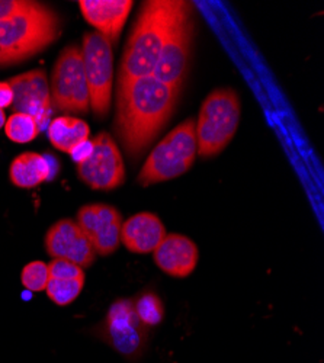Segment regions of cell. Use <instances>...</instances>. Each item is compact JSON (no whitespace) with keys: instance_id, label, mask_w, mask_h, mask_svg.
Listing matches in <instances>:
<instances>
[{"instance_id":"cell-1","label":"cell","mask_w":324,"mask_h":363,"mask_svg":"<svg viewBox=\"0 0 324 363\" xmlns=\"http://www.w3.org/2000/svg\"><path fill=\"white\" fill-rule=\"evenodd\" d=\"M178 94L155 76L118 82L116 128L131 156L149 145L166 125Z\"/></svg>"},{"instance_id":"cell-2","label":"cell","mask_w":324,"mask_h":363,"mask_svg":"<svg viewBox=\"0 0 324 363\" xmlns=\"http://www.w3.org/2000/svg\"><path fill=\"white\" fill-rule=\"evenodd\" d=\"M181 0L145 2L125 44L120 82L152 76Z\"/></svg>"},{"instance_id":"cell-3","label":"cell","mask_w":324,"mask_h":363,"mask_svg":"<svg viewBox=\"0 0 324 363\" xmlns=\"http://www.w3.org/2000/svg\"><path fill=\"white\" fill-rule=\"evenodd\" d=\"M60 34V21L47 6L29 2L13 16L0 21V52L6 65L18 63L48 47Z\"/></svg>"},{"instance_id":"cell-4","label":"cell","mask_w":324,"mask_h":363,"mask_svg":"<svg viewBox=\"0 0 324 363\" xmlns=\"http://www.w3.org/2000/svg\"><path fill=\"white\" fill-rule=\"evenodd\" d=\"M242 105L231 87H220L205 98L195 123L198 155L214 157L230 144L238 133Z\"/></svg>"},{"instance_id":"cell-5","label":"cell","mask_w":324,"mask_h":363,"mask_svg":"<svg viewBox=\"0 0 324 363\" xmlns=\"http://www.w3.org/2000/svg\"><path fill=\"white\" fill-rule=\"evenodd\" d=\"M196 155L195 121L189 118L156 145L138 174V182L147 186L179 177L192 167Z\"/></svg>"},{"instance_id":"cell-6","label":"cell","mask_w":324,"mask_h":363,"mask_svg":"<svg viewBox=\"0 0 324 363\" xmlns=\"http://www.w3.org/2000/svg\"><path fill=\"white\" fill-rule=\"evenodd\" d=\"M192 37V5L181 0L162 48L157 66L152 74L162 83L167 84L178 95L189 69Z\"/></svg>"},{"instance_id":"cell-7","label":"cell","mask_w":324,"mask_h":363,"mask_svg":"<svg viewBox=\"0 0 324 363\" xmlns=\"http://www.w3.org/2000/svg\"><path fill=\"white\" fill-rule=\"evenodd\" d=\"M82 58L92 109L98 116H105L111 106L113 79L111 41L98 31L84 34Z\"/></svg>"},{"instance_id":"cell-8","label":"cell","mask_w":324,"mask_h":363,"mask_svg":"<svg viewBox=\"0 0 324 363\" xmlns=\"http://www.w3.org/2000/svg\"><path fill=\"white\" fill-rule=\"evenodd\" d=\"M51 92L54 105L65 112L86 113L89 109L82 50L69 45L58 55L51 76Z\"/></svg>"},{"instance_id":"cell-9","label":"cell","mask_w":324,"mask_h":363,"mask_svg":"<svg viewBox=\"0 0 324 363\" xmlns=\"http://www.w3.org/2000/svg\"><path fill=\"white\" fill-rule=\"evenodd\" d=\"M91 143L89 156L77 163L80 180L95 191L121 186L125 180V166L113 138L108 133H101Z\"/></svg>"},{"instance_id":"cell-10","label":"cell","mask_w":324,"mask_h":363,"mask_svg":"<svg viewBox=\"0 0 324 363\" xmlns=\"http://www.w3.org/2000/svg\"><path fill=\"white\" fill-rule=\"evenodd\" d=\"M147 330L134 308L133 299H118L111 306L104 324L102 339L125 357L141 354L147 345Z\"/></svg>"},{"instance_id":"cell-11","label":"cell","mask_w":324,"mask_h":363,"mask_svg":"<svg viewBox=\"0 0 324 363\" xmlns=\"http://www.w3.org/2000/svg\"><path fill=\"white\" fill-rule=\"evenodd\" d=\"M79 227L89 238L96 255H112L121 241L123 217L116 208L106 203H91L79 209Z\"/></svg>"},{"instance_id":"cell-12","label":"cell","mask_w":324,"mask_h":363,"mask_svg":"<svg viewBox=\"0 0 324 363\" xmlns=\"http://www.w3.org/2000/svg\"><path fill=\"white\" fill-rule=\"evenodd\" d=\"M45 249L52 259L72 262L82 269L92 266L96 260L89 238L73 220H60L48 230Z\"/></svg>"},{"instance_id":"cell-13","label":"cell","mask_w":324,"mask_h":363,"mask_svg":"<svg viewBox=\"0 0 324 363\" xmlns=\"http://www.w3.org/2000/svg\"><path fill=\"white\" fill-rule=\"evenodd\" d=\"M13 92L12 106L16 112L31 115L37 123H44L51 106L47 76L43 70H33L8 82Z\"/></svg>"},{"instance_id":"cell-14","label":"cell","mask_w":324,"mask_h":363,"mask_svg":"<svg viewBox=\"0 0 324 363\" xmlns=\"http://www.w3.org/2000/svg\"><path fill=\"white\" fill-rule=\"evenodd\" d=\"M153 253L156 264L173 278L189 277L199 260L196 245L182 234H166Z\"/></svg>"},{"instance_id":"cell-15","label":"cell","mask_w":324,"mask_h":363,"mask_svg":"<svg viewBox=\"0 0 324 363\" xmlns=\"http://www.w3.org/2000/svg\"><path fill=\"white\" fill-rule=\"evenodd\" d=\"M134 2L131 0H80L83 18L111 43L121 35Z\"/></svg>"},{"instance_id":"cell-16","label":"cell","mask_w":324,"mask_h":363,"mask_svg":"<svg viewBox=\"0 0 324 363\" xmlns=\"http://www.w3.org/2000/svg\"><path fill=\"white\" fill-rule=\"evenodd\" d=\"M120 237L133 253H153L166 237V228L156 214L138 213L123 223Z\"/></svg>"},{"instance_id":"cell-17","label":"cell","mask_w":324,"mask_h":363,"mask_svg":"<svg viewBox=\"0 0 324 363\" xmlns=\"http://www.w3.org/2000/svg\"><path fill=\"white\" fill-rule=\"evenodd\" d=\"M51 176V166L48 160L38 153H22L18 156L9 169L11 182L22 189H31L41 185Z\"/></svg>"},{"instance_id":"cell-18","label":"cell","mask_w":324,"mask_h":363,"mask_svg":"<svg viewBox=\"0 0 324 363\" xmlns=\"http://www.w3.org/2000/svg\"><path fill=\"white\" fill-rule=\"evenodd\" d=\"M91 130L82 119L72 116H60L51 121L48 127V137L51 144L63 151V153L72 155L73 151L83 143L89 140Z\"/></svg>"},{"instance_id":"cell-19","label":"cell","mask_w":324,"mask_h":363,"mask_svg":"<svg viewBox=\"0 0 324 363\" xmlns=\"http://www.w3.org/2000/svg\"><path fill=\"white\" fill-rule=\"evenodd\" d=\"M5 133L11 141L16 144H26L38 137L40 125L31 115L15 112L5 123Z\"/></svg>"},{"instance_id":"cell-20","label":"cell","mask_w":324,"mask_h":363,"mask_svg":"<svg viewBox=\"0 0 324 363\" xmlns=\"http://www.w3.org/2000/svg\"><path fill=\"white\" fill-rule=\"evenodd\" d=\"M84 286V278L77 279H51L47 284V295L54 304L66 307L80 295Z\"/></svg>"},{"instance_id":"cell-21","label":"cell","mask_w":324,"mask_h":363,"mask_svg":"<svg viewBox=\"0 0 324 363\" xmlns=\"http://www.w3.org/2000/svg\"><path fill=\"white\" fill-rule=\"evenodd\" d=\"M134 308L140 321L145 327H155L162 323L164 317V306L162 299L153 294H143L134 301Z\"/></svg>"},{"instance_id":"cell-22","label":"cell","mask_w":324,"mask_h":363,"mask_svg":"<svg viewBox=\"0 0 324 363\" xmlns=\"http://www.w3.org/2000/svg\"><path fill=\"white\" fill-rule=\"evenodd\" d=\"M50 281V272H48V264L44 262L35 260L28 263L21 274V282L23 288L31 292H41L45 291L47 284Z\"/></svg>"},{"instance_id":"cell-23","label":"cell","mask_w":324,"mask_h":363,"mask_svg":"<svg viewBox=\"0 0 324 363\" xmlns=\"http://www.w3.org/2000/svg\"><path fill=\"white\" fill-rule=\"evenodd\" d=\"M48 272H50V278L51 279H77V278H84V272L80 266L67 262V260H60V259H54L48 264Z\"/></svg>"},{"instance_id":"cell-24","label":"cell","mask_w":324,"mask_h":363,"mask_svg":"<svg viewBox=\"0 0 324 363\" xmlns=\"http://www.w3.org/2000/svg\"><path fill=\"white\" fill-rule=\"evenodd\" d=\"M28 0H0V21L8 19L28 6Z\"/></svg>"},{"instance_id":"cell-25","label":"cell","mask_w":324,"mask_h":363,"mask_svg":"<svg viewBox=\"0 0 324 363\" xmlns=\"http://www.w3.org/2000/svg\"><path fill=\"white\" fill-rule=\"evenodd\" d=\"M13 102V92L12 87L8 82H0V109H5L8 106H12Z\"/></svg>"},{"instance_id":"cell-26","label":"cell","mask_w":324,"mask_h":363,"mask_svg":"<svg viewBox=\"0 0 324 363\" xmlns=\"http://www.w3.org/2000/svg\"><path fill=\"white\" fill-rule=\"evenodd\" d=\"M5 123H6V115H5V112L2 109H0V130H2Z\"/></svg>"},{"instance_id":"cell-27","label":"cell","mask_w":324,"mask_h":363,"mask_svg":"<svg viewBox=\"0 0 324 363\" xmlns=\"http://www.w3.org/2000/svg\"><path fill=\"white\" fill-rule=\"evenodd\" d=\"M6 65V62H5V58H4V54L0 52V66H5Z\"/></svg>"}]
</instances>
